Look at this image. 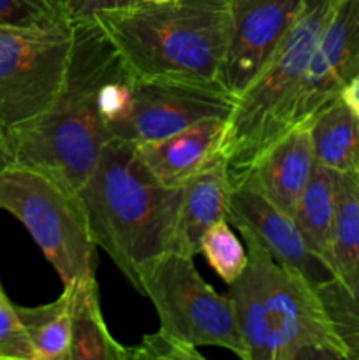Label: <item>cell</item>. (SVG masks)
<instances>
[{
  "instance_id": "obj_29",
  "label": "cell",
  "mask_w": 359,
  "mask_h": 360,
  "mask_svg": "<svg viewBox=\"0 0 359 360\" xmlns=\"http://www.w3.org/2000/svg\"><path fill=\"white\" fill-rule=\"evenodd\" d=\"M11 165H14L13 153H11V150H9V143H7L6 130L0 127V172H4L6 169H9Z\"/></svg>"
},
{
  "instance_id": "obj_13",
  "label": "cell",
  "mask_w": 359,
  "mask_h": 360,
  "mask_svg": "<svg viewBox=\"0 0 359 360\" xmlns=\"http://www.w3.org/2000/svg\"><path fill=\"white\" fill-rule=\"evenodd\" d=\"M225 122L204 120L172 136L136 144L137 157L158 183L180 188L218 153Z\"/></svg>"
},
{
  "instance_id": "obj_5",
  "label": "cell",
  "mask_w": 359,
  "mask_h": 360,
  "mask_svg": "<svg viewBox=\"0 0 359 360\" xmlns=\"http://www.w3.org/2000/svg\"><path fill=\"white\" fill-rule=\"evenodd\" d=\"M336 0H305L301 14L252 83L236 97L218 153L231 174L252 169L291 130L303 76Z\"/></svg>"
},
{
  "instance_id": "obj_31",
  "label": "cell",
  "mask_w": 359,
  "mask_h": 360,
  "mask_svg": "<svg viewBox=\"0 0 359 360\" xmlns=\"http://www.w3.org/2000/svg\"><path fill=\"white\" fill-rule=\"evenodd\" d=\"M4 294V290H2V285H0V295H2Z\"/></svg>"
},
{
  "instance_id": "obj_9",
  "label": "cell",
  "mask_w": 359,
  "mask_h": 360,
  "mask_svg": "<svg viewBox=\"0 0 359 360\" xmlns=\"http://www.w3.org/2000/svg\"><path fill=\"white\" fill-rule=\"evenodd\" d=\"M132 112L111 127L109 136L134 144L172 136L204 120H227L236 105V95L220 81H132Z\"/></svg>"
},
{
  "instance_id": "obj_15",
  "label": "cell",
  "mask_w": 359,
  "mask_h": 360,
  "mask_svg": "<svg viewBox=\"0 0 359 360\" xmlns=\"http://www.w3.org/2000/svg\"><path fill=\"white\" fill-rule=\"evenodd\" d=\"M310 125H296L271 144L253 164L252 171L267 195L292 214L315 169Z\"/></svg>"
},
{
  "instance_id": "obj_10",
  "label": "cell",
  "mask_w": 359,
  "mask_h": 360,
  "mask_svg": "<svg viewBox=\"0 0 359 360\" xmlns=\"http://www.w3.org/2000/svg\"><path fill=\"white\" fill-rule=\"evenodd\" d=\"M305 0H227L229 37L220 83L238 97L270 62Z\"/></svg>"
},
{
  "instance_id": "obj_11",
  "label": "cell",
  "mask_w": 359,
  "mask_h": 360,
  "mask_svg": "<svg viewBox=\"0 0 359 360\" xmlns=\"http://www.w3.org/2000/svg\"><path fill=\"white\" fill-rule=\"evenodd\" d=\"M231 179L229 224L238 231L252 232L277 262L298 269L313 285L333 276L310 252L292 214L267 195L252 169L231 174Z\"/></svg>"
},
{
  "instance_id": "obj_24",
  "label": "cell",
  "mask_w": 359,
  "mask_h": 360,
  "mask_svg": "<svg viewBox=\"0 0 359 360\" xmlns=\"http://www.w3.org/2000/svg\"><path fill=\"white\" fill-rule=\"evenodd\" d=\"M130 360H203L197 347L158 329L143 336L137 347H129Z\"/></svg>"
},
{
  "instance_id": "obj_20",
  "label": "cell",
  "mask_w": 359,
  "mask_h": 360,
  "mask_svg": "<svg viewBox=\"0 0 359 360\" xmlns=\"http://www.w3.org/2000/svg\"><path fill=\"white\" fill-rule=\"evenodd\" d=\"M35 360H69L73 341L70 320V290L63 285L58 299L48 304L16 306Z\"/></svg>"
},
{
  "instance_id": "obj_16",
  "label": "cell",
  "mask_w": 359,
  "mask_h": 360,
  "mask_svg": "<svg viewBox=\"0 0 359 360\" xmlns=\"http://www.w3.org/2000/svg\"><path fill=\"white\" fill-rule=\"evenodd\" d=\"M70 290L73 341L69 360H130L129 347L109 334L99 304L95 276L67 283Z\"/></svg>"
},
{
  "instance_id": "obj_27",
  "label": "cell",
  "mask_w": 359,
  "mask_h": 360,
  "mask_svg": "<svg viewBox=\"0 0 359 360\" xmlns=\"http://www.w3.org/2000/svg\"><path fill=\"white\" fill-rule=\"evenodd\" d=\"M69 13L70 23H80V21H90L101 11L115 9V7L130 6L136 0H63Z\"/></svg>"
},
{
  "instance_id": "obj_26",
  "label": "cell",
  "mask_w": 359,
  "mask_h": 360,
  "mask_svg": "<svg viewBox=\"0 0 359 360\" xmlns=\"http://www.w3.org/2000/svg\"><path fill=\"white\" fill-rule=\"evenodd\" d=\"M134 108L132 81L129 74L122 72L106 81L99 90V111L108 125V130L125 122Z\"/></svg>"
},
{
  "instance_id": "obj_22",
  "label": "cell",
  "mask_w": 359,
  "mask_h": 360,
  "mask_svg": "<svg viewBox=\"0 0 359 360\" xmlns=\"http://www.w3.org/2000/svg\"><path fill=\"white\" fill-rule=\"evenodd\" d=\"M201 253L227 285L238 280L248 264L245 246L236 238L227 220L217 221L208 229L201 239Z\"/></svg>"
},
{
  "instance_id": "obj_4",
  "label": "cell",
  "mask_w": 359,
  "mask_h": 360,
  "mask_svg": "<svg viewBox=\"0 0 359 360\" xmlns=\"http://www.w3.org/2000/svg\"><path fill=\"white\" fill-rule=\"evenodd\" d=\"M130 81H220L227 0L134 2L94 16Z\"/></svg>"
},
{
  "instance_id": "obj_32",
  "label": "cell",
  "mask_w": 359,
  "mask_h": 360,
  "mask_svg": "<svg viewBox=\"0 0 359 360\" xmlns=\"http://www.w3.org/2000/svg\"><path fill=\"white\" fill-rule=\"evenodd\" d=\"M355 172H358V176H359V162H358V169H355Z\"/></svg>"
},
{
  "instance_id": "obj_17",
  "label": "cell",
  "mask_w": 359,
  "mask_h": 360,
  "mask_svg": "<svg viewBox=\"0 0 359 360\" xmlns=\"http://www.w3.org/2000/svg\"><path fill=\"white\" fill-rule=\"evenodd\" d=\"M338 176L340 172L317 164L312 178L306 183L292 211V218L310 252L322 260L327 269H329L331 238H333L334 213H336Z\"/></svg>"
},
{
  "instance_id": "obj_28",
  "label": "cell",
  "mask_w": 359,
  "mask_h": 360,
  "mask_svg": "<svg viewBox=\"0 0 359 360\" xmlns=\"http://www.w3.org/2000/svg\"><path fill=\"white\" fill-rule=\"evenodd\" d=\"M340 97H341V101L348 105V109L354 112V116L358 118V122H359V74L358 76L352 77V79L345 84L344 90H341V94H340Z\"/></svg>"
},
{
  "instance_id": "obj_6",
  "label": "cell",
  "mask_w": 359,
  "mask_h": 360,
  "mask_svg": "<svg viewBox=\"0 0 359 360\" xmlns=\"http://www.w3.org/2000/svg\"><path fill=\"white\" fill-rule=\"evenodd\" d=\"M0 210L25 225L63 285L95 276V243L80 193L34 169L0 172Z\"/></svg>"
},
{
  "instance_id": "obj_25",
  "label": "cell",
  "mask_w": 359,
  "mask_h": 360,
  "mask_svg": "<svg viewBox=\"0 0 359 360\" xmlns=\"http://www.w3.org/2000/svg\"><path fill=\"white\" fill-rule=\"evenodd\" d=\"M0 360H35L16 304L0 295Z\"/></svg>"
},
{
  "instance_id": "obj_7",
  "label": "cell",
  "mask_w": 359,
  "mask_h": 360,
  "mask_svg": "<svg viewBox=\"0 0 359 360\" xmlns=\"http://www.w3.org/2000/svg\"><path fill=\"white\" fill-rule=\"evenodd\" d=\"M136 274L137 292L151 301L160 329L197 348H224L246 360L231 299L203 280L194 257L169 250L139 264Z\"/></svg>"
},
{
  "instance_id": "obj_3",
  "label": "cell",
  "mask_w": 359,
  "mask_h": 360,
  "mask_svg": "<svg viewBox=\"0 0 359 360\" xmlns=\"http://www.w3.org/2000/svg\"><path fill=\"white\" fill-rule=\"evenodd\" d=\"M248 264L229 285L246 360H348L315 285L277 262L248 231H239Z\"/></svg>"
},
{
  "instance_id": "obj_12",
  "label": "cell",
  "mask_w": 359,
  "mask_h": 360,
  "mask_svg": "<svg viewBox=\"0 0 359 360\" xmlns=\"http://www.w3.org/2000/svg\"><path fill=\"white\" fill-rule=\"evenodd\" d=\"M358 74L359 0H336L306 65L292 127L308 123L320 109L340 97L345 84Z\"/></svg>"
},
{
  "instance_id": "obj_1",
  "label": "cell",
  "mask_w": 359,
  "mask_h": 360,
  "mask_svg": "<svg viewBox=\"0 0 359 360\" xmlns=\"http://www.w3.org/2000/svg\"><path fill=\"white\" fill-rule=\"evenodd\" d=\"M127 72L95 20L74 23V44L62 90L37 118L7 132L14 165L34 169L80 192L97 165L109 130L99 111V90Z\"/></svg>"
},
{
  "instance_id": "obj_8",
  "label": "cell",
  "mask_w": 359,
  "mask_h": 360,
  "mask_svg": "<svg viewBox=\"0 0 359 360\" xmlns=\"http://www.w3.org/2000/svg\"><path fill=\"white\" fill-rule=\"evenodd\" d=\"M73 44L74 23L0 27V127L6 134L51 105L65 81Z\"/></svg>"
},
{
  "instance_id": "obj_23",
  "label": "cell",
  "mask_w": 359,
  "mask_h": 360,
  "mask_svg": "<svg viewBox=\"0 0 359 360\" xmlns=\"http://www.w3.org/2000/svg\"><path fill=\"white\" fill-rule=\"evenodd\" d=\"M69 23L63 0H0V27L49 28Z\"/></svg>"
},
{
  "instance_id": "obj_30",
  "label": "cell",
  "mask_w": 359,
  "mask_h": 360,
  "mask_svg": "<svg viewBox=\"0 0 359 360\" xmlns=\"http://www.w3.org/2000/svg\"><path fill=\"white\" fill-rule=\"evenodd\" d=\"M136 2H169V0H136Z\"/></svg>"
},
{
  "instance_id": "obj_18",
  "label": "cell",
  "mask_w": 359,
  "mask_h": 360,
  "mask_svg": "<svg viewBox=\"0 0 359 360\" xmlns=\"http://www.w3.org/2000/svg\"><path fill=\"white\" fill-rule=\"evenodd\" d=\"M308 125L317 164L336 172L358 169L359 122L341 97L320 109Z\"/></svg>"
},
{
  "instance_id": "obj_14",
  "label": "cell",
  "mask_w": 359,
  "mask_h": 360,
  "mask_svg": "<svg viewBox=\"0 0 359 360\" xmlns=\"http://www.w3.org/2000/svg\"><path fill=\"white\" fill-rule=\"evenodd\" d=\"M231 186V171L220 153L183 185L175 252L189 257L201 253V239L208 229L217 221L227 220Z\"/></svg>"
},
{
  "instance_id": "obj_19",
  "label": "cell",
  "mask_w": 359,
  "mask_h": 360,
  "mask_svg": "<svg viewBox=\"0 0 359 360\" xmlns=\"http://www.w3.org/2000/svg\"><path fill=\"white\" fill-rule=\"evenodd\" d=\"M329 269L344 283H351L359 271V176L355 171L338 176Z\"/></svg>"
},
{
  "instance_id": "obj_2",
  "label": "cell",
  "mask_w": 359,
  "mask_h": 360,
  "mask_svg": "<svg viewBox=\"0 0 359 360\" xmlns=\"http://www.w3.org/2000/svg\"><path fill=\"white\" fill-rule=\"evenodd\" d=\"M77 193L95 246L137 290V266L175 246L183 186L158 183L137 157L136 144L109 137Z\"/></svg>"
},
{
  "instance_id": "obj_21",
  "label": "cell",
  "mask_w": 359,
  "mask_h": 360,
  "mask_svg": "<svg viewBox=\"0 0 359 360\" xmlns=\"http://www.w3.org/2000/svg\"><path fill=\"white\" fill-rule=\"evenodd\" d=\"M315 288L348 359H359V271L351 283L331 276Z\"/></svg>"
}]
</instances>
